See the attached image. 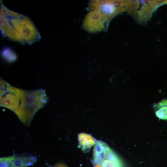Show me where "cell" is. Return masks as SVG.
I'll list each match as a JSON object with an SVG mask.
<instances>
[{
	"mask_svg": "<svg viewBox=\"0 0 167 167\" xmlns=\"http://www.w3.org/2000/svg\"><path fill=\"white\" fill-rule=\"evenodd\" d=\"M0 105L14 112L24 124L29 126L34 116L48 101L42 89L25 90L6 83L1 91Z\"/></svg>",
	"mask_w": 167,
	"mask_h": 167,
	"instance_id": "obj_1",
	"label": "cell"
},
{
	"mask_svg": "<svg viewBox=\"0 0 167 167\" xmlns=\"http://www.w3.org/2000/svg\"><path fill=\"white\" fill-rule=\"evenodd\" d=\"M0 28L4 35L21 43H31L40 37L36 28L28 17L11 11L2 5Z\"/></svg>",
	"mask_w": 167,
	"mask_h": 167,
	"instance_id": "obj_2",
	"label": "cell"
},
{
	"mask_svg": "<svg viewBox=\"0 0 167 167\" xmlns=\"http://www.w3.org/2000/svg\"><path fill=\"white\" fill-rule=\"evenodd\" d=\"M36 156L28 153L1 157L0 167H27L36 162Z\"/></svg>",
	"mask_w": 167,
	"mask_h": 167,
	"instance_id": "obj_3",
	"label": "cell"
},
{
	"mask_svg": "<svg viewBox=\"0 0 167 167\" xmlns=\"http://www.w3.org/2000/svg\"><path fill=\"white\" fill-rule=\"evenodd\" d=\"M111 149L105 143L96 140L93 150L92 163L94 165L101 163L106 157Z\"/></svg>",
	"mask_w": 167,
	"mask_h": 167,
	"instance_id": "obj_4",
	"label": "cell"
},
{
	"mask_svg": "<svg viewBox=\"0 0 167 167\" xmlns=\"http://www.w3.org/2000/svg\"><path fill=\"white\" fill-rule=\"evenodd\" d=\"M78 137L79 146L85 152H88L94 146L96 140L92 136L86 133H80Z\"/></svg>",
	"mask_w": 167,
	"mask_h": 167,
	"instance_id": "obj_5",
	"label": "cell"
},
{
	"mask_svg": "<svg viewBox=\"0 0 167 167\" xmlns=\"http://www.w3.org/2000/svg\"><path fill=\"white\" fill-rule=\"evenodd\" d=\"M99 164L101 167H122L119 158L111 149L105 158Z\"/></svg>",
	"mask_w": 167,
	"mask_h": 167,
	"instance_id": "obj_6",
	"label": "cell"
},
{
	"mask_svg": "<svg viewBox=\"0 0 167 167\" xmlns=\"http://www.w3.org/2000/svg\"><path fill=\"white\" fill-rule=\"evenodd\" d=\"M157 116L162 119L167 120V100H163L156 105Z\"/></svg>",
	"mask_w": 167,
	"mask_h": 167,
	"instance_id": "obj_7",
	"label": "cell"
},
{
	"mask_svg": "<svg viewBox=\"0 0 167 167\" xmlns=\"http://www.w3.org/2000/svg\"><path fill=\"white\" fill-rule=\"evenodd\" d=\"M3 56L6 59L10 62L13 61L16 58V55L9 49L4 50L3 53Z\"/></svg>",
	"mask_w": 167,
	"mask_h": 167,
	"instance_id": "obj_8",
	"label": "cell"
},
{
	"mask_svg": "<svg viewBox=\"0 0 167 167\" xmlns=\"http://www.w3.org/2000/svg\"><path fill=\"white\" fill-rule=\"evenodd\" d=\"M51 167H68L65 164L63 163H58L55 165Z\"/></svg>",
	"mask_w": 167,
	"mask_h": 167,
	"instance_id": "obj_9",
	"label": "cell"
}]
</instances>
